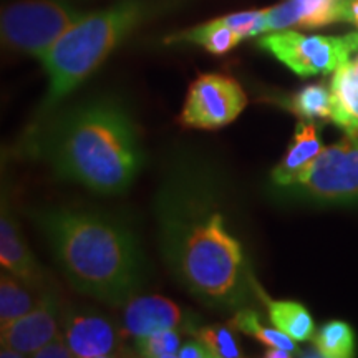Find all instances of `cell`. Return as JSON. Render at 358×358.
Masks as SVG:
<instances>
[{"label": "cell", "mask_w": 358, "mask_h": 358, "mask_svg": "<svg viewBox=\"0 0 358 358\" xmlns=\"http://www.w3.org/2000/svg\"><path fill=\"white\" fill-rule=\"evenodd\" d=\"M219 173L191 155L169 164L156 194L161 257L179 287L206 307L237 312L254 280L226 214Z\"/></svg>", "instance_id": "1"}, {"label": "cell", "mask_w": 358, "mask_h": 358, "mask_svg": "<svg viewBox=\"0 0 358 358\" xmlns=\"http://www.w3.org/2000/svg\"><path fill=\"white\" fill-rule=\"evenodd\" d=\"M30 143L32 155L58 179L101 196L123 194L143 164L136 124L127 106L110 96L58 111Z\"/></svg>", "instance_id": "2"}, {"label": "cell", "mask_w": 358, "mask_h": 358, "mask_svg": "<svg viewBox=\"0 0 358 358\" xmlns=\"http://www.w3.org/2000/svg\"><path fill=\"white\" fill-rule=\"evenodd\" d=\"M48 241L65 279L80 294L110 307H124L145 284V257L122 219L80 208L29 211Z\"/></svg>", "instance_id": "3"}, {"label": "cell", "mask_w": 358, "mask_h": 358, "mask_svg": "<svg viewBox=\"0 0 358 358\" xmlns=\"http://www.w3.org/2000/svg\"><path fill=\"white\" fill-rule=\"evenodd\" d=\"M151 0H122L85 13L42 58L48 75L43 110H50L77 90L111 52L153 12Z\"/></svg>", "instance_id": "4"}, {"label": "cell", "mask_w": 358, "mask_h": 358, "mask_svg": "<svg viewBox=\"0 0 358 358\" xmlns=\"http://www.w3.org/2000/svg\"><path fill=\"white\" fill-rule=\"evenodd\" d=\"M83 15L66 0H20L3 8L2 40L12 50L42 60Z\"/></svg>", "instance_id": "5"}, {"label": "cell", "mask_w": 358, "mask_h": 358, "mask_svg": "<svg viewBox=\"0 0 358 358\" xmlns=\"http://www.w3.org/2000/svg\"><path fill=\"white\" fill-rule=\"evenodd\" d=\"M282 189L313 203H358V138L347 136L324 148L310 166Z\"/></svg>", "instance_id": "6"}, {"label": "cell", "mask_w": 358, "mask_h": 358, "mask_svg": "<svg viewBox=\"0 0 358 358\" xmlns=\"http://www.w3.org/2000/svg\"><path fill=\"white\" fill-rule=\"evenodd\" d=\"M259 47L299 77L334 73L358 50V32L347 35H306L279 30L259 38Z\"/></svg>", "instance_id": "7"}, {"label": "cell", "mask_w": 358, "mask_h": 358, "mask_svg": "<svg viewBox=\"0 0 358 358\" xmlns=\"http://www.w3.org/2000/svg\"><path fill=\"white\" fill-rule=\"evenodd\" d=\"M248 106V95L236 78L222 73L199 75L189 85L179 122L194 129L231 124Z\"/></svg>", "instance_id": "8"}, {"label": "cell", "mask_w": 358, "mask_h": 358, "mask_svg": "<svg viewBox=\"0 0 358 358\" xmlns=\"http://www.w3.org/2000/svg\"><path fill=\"white\" fill-rule=\"evenodd\" d=\"M66 343L78 358H108L123 355V334L103 313L85 307L64 310L62 324Z\"/></svg>", "instance_id": "9"}, {"label": "cell", "mask_w": 358, "mask_h": 358, "mask_svg": "<svg viewBox=\"0 0 358 358\" xmlns=\"http://www.w3.org/2000/svg\"><path fill=\"white\" fill-rule=\"evenodd\" d=\"M58 295L48 290L37 308L10 324L0 327L2 348L20 353L22 357H34L45 343L62 332L64 313Z\"/></svg>", "instance_id": "10"}, {"label": "cell", "mask_w": 358, "mask_h": 358, "mask_svg": "<svg viewBox=\"0 0 358 358\" xmlns=\"http://www.w3.org/2000/svg\"><path fill=\"white\" fill-rule=\"evenodd\" d=\"M350 0H285L266 8V34L348 22Z\"/></svg>", "instance_id": "11"}, {"label": "cell", "mask_w": 358, "mask_h": 358, "mask_svg": "<svg viewBox=\"0 0 358 358\" xmlns=\"http://www.w3.org/2000/svg\"><path fill=\"white\" fill-rule=\"evenodd\" d=\"M0 264L3 271H8L19 279L37 287H47L43 267L30 250L6 199L2 201L0 214Z\"/></svg>", "instance_id": "12"}, {"label": "cell", "mask_w": 358, "mask_h": 358, "mask_svg": "<svg viewBox=\"0 0 358 358\" xmlns=\"http://www.w3.org/2000/svg\"><path fill=\"white\" fill-rule=\"evenodd\" d=\"M182 310L163 295H140L131 299L123 312V334L138 338L164 329H179Z\"/></svg>", "instance_id": "13"}, {"label": "cell", "mask_w": 358, "mask_h": 358, "mask_svg": "<svg viewBox=\"0 0 358 358\" xmlns=\"http://www.w3.org/2000/svg\"><path fill=\"white\" fill-rule=\"evenodd\" d=\"M324 146L320 141V131L313 122L301 120L295 128L292 143H290L284 158L272 171V182L277 187H285L294 181L302 171L310 166L317 156L322 153Z\"/></svg>", "instance_id": "14"}, {"label": "cell", "mask_w": 358, "mask_h": 358, "mask_svg": "<svg viewBox=\"0 0 358 358\" xmlns=\"http://www.w3.org/2000/svg\"><path fill=\"white\" fill-rule=\"evenodd\" d=\"M330 95L332 122L347 136L358 138V57L334 71Z\"/></svg>", "instance_id": "15"}, {"label": "cell", "mask_w": 358, "mask_h": 358, "mask_svg": "<svg viewBox=\"0 0 358 358\" xmlns=\"http://www.w3.org/2000/svg\"><path fill=\"white\" fill-rule=\"evenodd\" d=\"M48 290H50L48 287H37V285L29 284L2 268V275H0V327L10 324L37 308Z\"/></svg>", "instance_id": "16"}, {"label": "cell", "mask_w": 358, "mask_h": 358, "mask_svg": "<svg viewBox=\"0 0 358 358\" xmlns=\"http://www.w3.org/2000/svg\"><path fill=\"white\" fill-rule=\"evenodd\" d=\"M254 290L266 303L268 319L277 330L287 334L295 342H307L313 337L315 325H313L312 315L302 303L294 301H272L268 295L262 292L257 282L254 284Z\"/></svg>", "instance_id": "17"}, {"label": "cell", "mask_w": 358, "mask_h": 358, "mask_svg": "<svg viewBox=\"0 0 358 358\" xmlns=\"http://www.w3.org/2000/svg\"><path fill=\"white\" fill-rule=\"evenodd\" d=\"M243 37L227 27L221 19H214L201 24L194 29L173 35L168 42H187L203 47L213 55H224L243 42Z\"/></svg>", "instance_id": "18"}, {"label": "cell", "mask_w": 358, "mask_h": 358, "mask_svg": "<svg viewBox=\"0 0 358 358\" xmlns=\"http://www.w3.org/2000/svg\"><path fill=\"white\" fill-rule=\"evenodd\" d=\"M284 106L306 122L332 120V95L324 83L307 85L284 101Z\"/></svg>", "instance_id": "19"}, {"label": "cell", "mask_w": 358, "mask_h": 358, "mask_svg": "<svg viewBox=\"0 0 358 358\" xmlns=\"http://www.w3.org/2000/svg\"><path fill=\"white\" fill-rule=\"evenodd\" d=\"M313 345L320 357L350 358L355 355V334L347 322H327L313 334Z\"/></svg>", "instance_id": "20"}, {"label": "cell", "mask_w": 358, "mask_h": 358, "mask_svg": "<svg viewBox=\"0 0 358 358\" xmlns=\"http://www.w3.org/2000/svg\"><path fill=\"white\" fill-rule=\"evenodd\" d=\"M232 329L239 330L249 337L256 338L257 342L264 343L266 347H275V348H284V350L295 352L297 345H295V340L290 338L287 334L280 332L274 329H267L261 324L259 315L256 310H250V308H241L234 313V317L231 319Z\"/></svg>", "instance_id": "21"}, {"label": "cell", "mask_w": 358, "mask_h": 358, "mask_svg": "<svg viewBox=\"0 0 358 358\" xmlns=\"http://www.w3.org/2000/svg\"><path fill=\"white\" fill-rule=\"evenodd\" d=\"M181 345L182 337L178 329H164L134 338V350L145 358H178Z\"/></svg>", "instance_id": "22"}, {"label": "cell", "mask_w": 358, "mask_h": 358, "mask_svg": "<svg viewBox=\"0 0 358 358\" xmlns=\"http://www.w3.org/2000/svg\"><path fill=\"white\" fill-rule=\"evenodd\" d=\"M194 337H198L209 348L213 358H237L244 355L229 327L204 325L194 330Z\"/></svg>", "instance_id": "23"}, {"label": "cell", "mask_w": 358, "mask_h": 358, "mask_svg": "<svg viewBox=\"0 0 358 358\" xmlns=\"http://www.w3.org/2000/svg\"><path fill=\"white\" fill-rule=\"evenodd\" d=\"M224 24L236 30L243 38L257 37V35L266 34V8L264 10H245L236 12L229 15L219 17Z\"/></svg>", "instance_id": "24"}, {"label": "cell", "mask_w": 358, "mask_h": 358, "mask_svg": "<svg viewBox=\"0 0 358 358\" xmlns=\"http://www.w3.org/2000/svg\"><path fill=\"white\" fill-rule=\"evenodd\" d=\"M35 358H70L73 357V352L66 343V338L64 332H60L55 338H52L50 342L45 343V345L34 353Z\"/></svg>", "instance_id": "25"}, {"label": "cell", "mask_w": 358, "mask_h": 358, "mask_svg": "<svg viewBox=\"0 0 358 358\" xmlns=\"http://www.w3.org/2000/svg\"><path fill=\"white\" fill-rule=\"evenodd\" d=\"M178 358H213L209 348L198 337L186 340L179 348Z\"/></svg>", "instance_id": "26"}, {"label": "cell", "mask_w": 358, "mask_h": 358, "mask_svg": "<svg viewBox=\"0 0 358 358\" xmlns=\"http://www.w3.org/2000/svg\"><path fill=\"white\" fill-rule=\"evenodd\" d=\"M266 358H289L292 357V352L284 350V348H275V347H267L266 353H264Z\"/></svg>", "instance_id": "27"}, {"label": "cell", "mask_w": 358, "mask_h": 358, "mask_svg": "<svg viewBox=\"0 0 358 358\" xmlns=\"http://www.w3.org/2000/svg\"><path fill=\"white\" fill-rule=\"evenodd\" d=\"M348 22L358 27V0H350L348 2Z\"/></svg>", "instance_id": "28"}]
</instances>
